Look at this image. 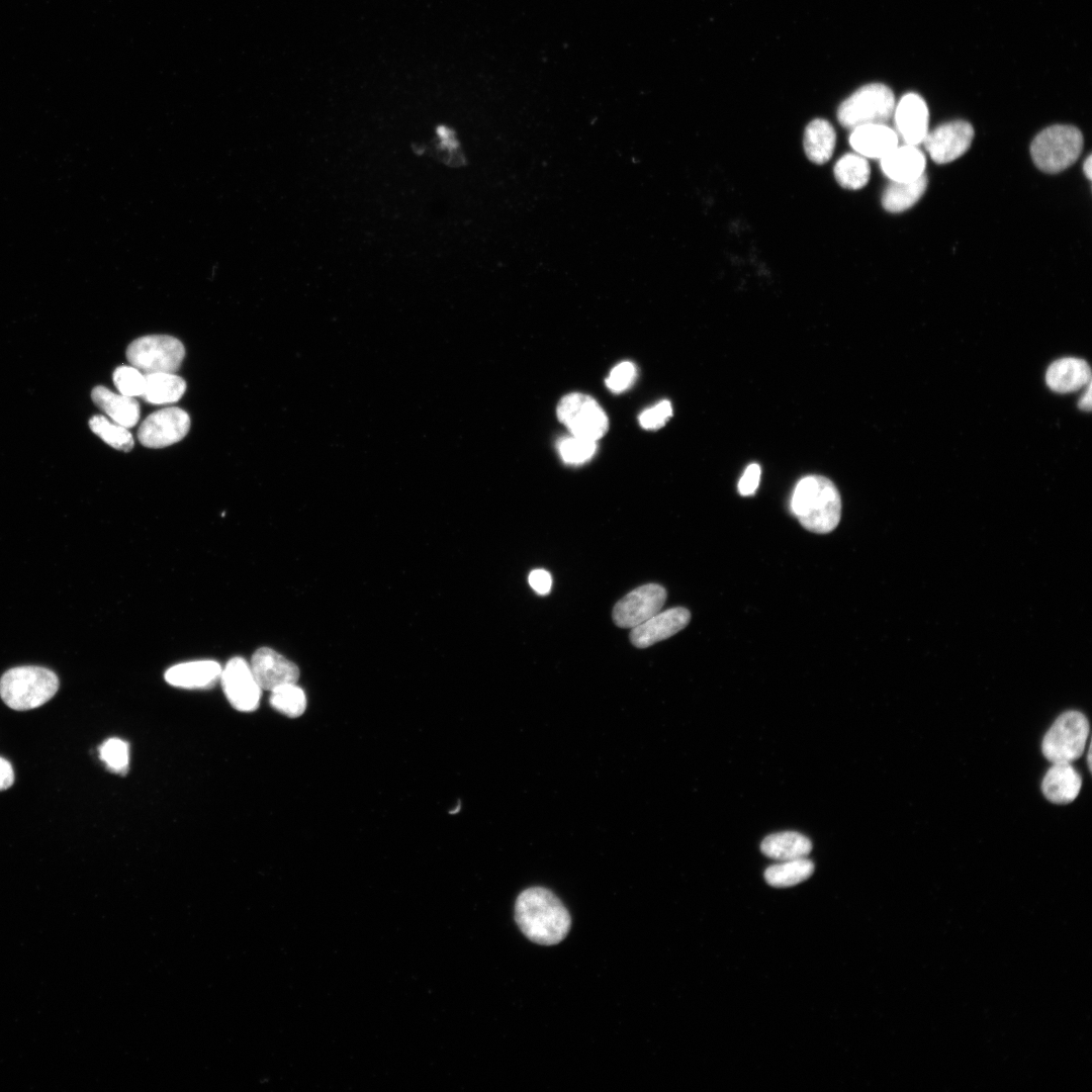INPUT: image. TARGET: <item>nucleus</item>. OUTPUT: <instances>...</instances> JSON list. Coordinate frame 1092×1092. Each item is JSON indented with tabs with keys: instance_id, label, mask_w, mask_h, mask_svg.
<instances>
[{
	"instance_id": "1",
	"label": "nucleus",
	"mask_w": 1092,
	"mask_h": 1092,
	"mask_svg": "<svg viewBox=\"0 0 1092 1092\" xmlns=\"http://www.w3.org/2000/svg\"><path fill=\"white\" fill-rule=\"evenodd\" d=\"M515 919L530 940L543 945L560 942L571 926L570 915L562 902L541 887L529 888L518 896Z\"/></svg>"
},
{
	"instance_id": "2",
	"label": "nucleus",
	"mask_w": 1092,
	"mask_h": 1092,
	"mask_svg": "<svg viewBox=\"0 0 1092 1092\" xmlns=\"http://www.w3.org/2000/svg\"><path fill=\"white\" fill-rule=\"evenodd\" d=\"M791 511L808 531L826 534L833 531L841 517V498L834 483L821 475L803 477L796 485Z\"/></svg>"
},
{
	"instance_id": "3",
	"label": "nucleus",
	"mask_w": 1092,
	"mask_h": 1092,
	"mask_svg": "<svg viewBox=\"0 0 1092 1092\" xmlns=\"http://www.w3.org/2000/svg\"><path fill=\"white\" fill-rule=\"evenodd\" d=\"M59 689L56 673L46 667L25 665L8 669L0 678V697L11 709L26 711L51 700Z\"/></svg>"
},
{
	"instance_id": "4",
	"label": "nucleus",
	"mask_w": 1092,
	"mask_h": 1092,
	"mask_svg": "<svg viewBox=\"0 0 1092 1092\" xmlns=\"http://www.w3.org/2000/svg\"><path fill=\"white\" fill-rule=\"evenodd\" d=\"M1082 148L1083 135L1077 127L1056 124L1044 128L1033 139L1030 154L1039 170L1056 174L1074 164Z\"/></svg>"
},
{
	"instance_id": "5",
	"label": "nucleus",
	"mask_w": 1092,
	"mask_h": 1092,
	"mask_svg": "<svg viewBox=\"0 0 1092 1092\" xmlns=\"http://www.w3.org/2000/svg\"><path fill=\"white\" fill-rule=\"evenodd\" d=\"M895 108L893 91L885 84L870 83L859 87L837 109L839 123L854 128L870 123H885Z\"/></svg>"
},
{
	"instance_id": "6",
	"label": "nucleus",
	"mask_w": 1092,
	"mask_h": 1092,
	"mask_svg": "<svg viewBox=\"0 0 1092 1092\" xmlns=\"http://www.w3.org/2000/svg\"><path fill=\"white\" fill-rule=\"evenodd\" d=\"M184 356L183 344L168 335L141 337L132 341L126 350L129 364L145 375L174 373L180 368Z\"/></svg>"
},
{
	"instance_id": "7",
	"label": "nucleus",
	"mask_w": 1092,
	"mask_h": 1092,
	"mask_svg": "<svg viewBox=\"0 0 1092 1092\" xmlns=\"http://www.w3.org/2000/svg\"><path fill=\"white\" fill-rule=\"evenodd\" d=\"M1089 735L1087 718L1078 711H1068L1057 718L1045 733L1041 749L1046 759L1072 762L1084 752Z\"/></svg>"
},
{
	"instance_id": "8",
	"label": "nucleus",
	"mask_w": 1092,
	"mask_h": 1092,
	"mask_svg": "<svg viewBox=\"0 0 1092 1092\" xmlns=\"http://www.w3.org/2000/svg\"><path fill=\"white\" fill-rule=\"evenodd\" d=\"M557 417L571 435L597 441L608 431L609 421L601 405L589 395L573 392L561 398Z\"/></svg>"
},
{
	"instance_id": "9",
	"label": "nucleus",
	"mask_w": 1092,
	"mask_h": 1092,
	"mask_svg": "<svg viewBox=\"0 0 1092 1092\" xmlns=\"http://www.w3.org/2000/svg\"><path fill=\"white\" fill-rule=\"evenodd\" d=\"M666 597V590L660 584L638 586L616 603L613 621L618 627L632 629L660 612Z\"/></svg>"
},
{
	"instance_id": "10",
	"label": "nucleus",
	"mask_w": 1092,
	"mask_h": 1092,
	"mask_svg": "<svg viewBox=\"0 0 1092 1092\" xmlns=\"http://www.w3.org/2000/svg\"><path fill=\"white\" fill-rule=\"evenodd\" d=\"M190 429V418L180 407H166L149 415L138 431L140 443L148 448H163L181 441Z\"/></svg>"
},
{
	"instance_id": "11",
	"label": "nucleus",
	"mask_w": 1092,
	"mask_h": 1092,
	"mask_svg": "<svg viewBox=\"0 0 1092 1092\" xmlns=\"http://www.w3.org/2000/svg\"><path fill=\"white\" fill-rule=\"evenodd\" d=\"M220 681L231 705L241 712L258 708L262 689L244 658H232L221 670Z\"/></svg>"
},
{
	"instance_id": "12",
	"label": "nucleus",
	"mask_w": 1092,
	"mask_h": 1092,
	"mask_svg": "<svg viewBox=\"0 0 1092 1092\" xmlns=\"http://www.w3.org/2000/svg\"><path fill=\"white\" fill-rule=\"evenodd\" d=\"M973 138L974 129L968 121L953 120L928 131L922 143L935 163L945 164L963 156Z\"/></svg>"
},
{
	"instance_id": "13",
	"label": "nucleus",
	"mask_w": 1092,
	"mask_h": 1092,
	"mask_svg": "<svg viewBox=\"0 0 1092 1092\" xmlns=\"http://www.w3.org/2000/svg\"><path fill=\"white\" fill-rule=\"evenodd\" d=\"M691 613L682 607L658 612L645 622L631 629L630 641L637 648H646L665 640L689 624Z\"/></svg>"
},
{
	"instance_id": "14",
	"label": "nucleus",
	"mask_w": 1092,
	"mask_h": 1092,
	"mask_svg": "<svg viewBox=\"0 0 1092 1092\" xmlns=\"http://www.w3.org/2000/svg\"><path fill=\"white\" fill-rule=\"evenodd\" d=\"M250 666L262 690L273 691L283 685L296 684L299 677L298 667L269 647L257 649Z\"/></svg>"
},
{
	"instance_id": "15",
	"label": "nucleus",
	"mask_w": 1092,
	"mask_h": 1092,
	"mask_svg": "<svg viewBox=\"0 0 1092 1092\" xmlns=\"http://www.w3.org/2000/svg\"><path fill=\"white\" fill-rule=\"evenodd\" d=\"M896 129L906 145L921 144L928 132V108L924 99L916 93L905 94L895 105Z\"/></svg>"
},
{
	"instance_id": "16",
	"label": "nucleus",
	"mask_w": 1092,
	"mask_h": 1092,
	"mask_svg": "<svg viewBox=\"0 0 1092 1092\" xmlns=\"http://www.w3.org/2000/svg\"><path fill=\"white\" fill-rule=\"evenodd\" d=\"M849 143L856 154L881 160L898 147L899 138L885 123H870L852 128Z\"/></svg>"
},
{
	"instance_id": "17",
	"label": "nucleus",
	"mask_w": 1092,
	"mask_h": 1092,
	"mask_svg": "<svg viewBox=\"0 0 1092 1092\" xmlns=\"http://www.w3.org/2000/svg\"><path fill=\"white\" fill-rule=\"evenodd\" d=\"M221 666L213 660H196L176 664L165 672L168 684L183 689L213 687L220 678Z\"/></svg>"
},
{
	"instance_id": "18",
	"label": "nucleus",
	"mask_w": 1092,
	"mask_h": 1092,
	"mask_svg": "<svg viewBox=\"0 0 1092 1092\" xmlns=\"http://www.w3.org/2000/svg\"><path fill=\"white\" fill-rule=\"evenodd\" d=\"M924 154L911 145L898 146L881 159L883 173L896 182H909L918 179L925 170Z\"/></svg>"
},
{
	"instance_id": "19",
	"label": "nucleus",
	"mask_w": 1092,
	"mask_h": 1092,
	"mask_svg": "<svg viewBox=\"0 0 1092 1092\" xmlns=\"http://www.w3.org/2000/svg\"><path fill=\"white\" fill-rule=\"evenodd\" d=\"M1045 381L1048 386L1056 392H1072L1091 382V369L1083 359L1061 358L1048 368Z\"/></svg>"
},
{
	"instance_id": "20",
	"label": "nucleus",
	"mask_w": 1092,
	"mask_h": 1092,
	"mask_svg": "<svg viewBox=\"0 0 1092 1092\" xmlns=\"http://www.w3.org/2000/svg\"><path fill=\"white\" fill-rule=\"evenodd\" d=\"M1082 786V779L1070 762H1054L1043 777L1041 790L1045 798L1055 804L1074 801Z\"/></svg>"
},
{
	"instance_id": "21",
	"label": "nucleus",
	"mask_w": 1092,
	"mask_h": 1092,
	"mask_svg": "<svg viewBox=\"0 0 1092 1092\" xmlns=\"http://www.w3.org/2000/svg\"><path fill=\"white\" fill-rule=\"evenodd\" d=\"M91 398L113 422L127 429L134 427L140 420V404L134 397L96 386L91 391Z\"/></svg>"
},
{
	"instance_id": "22",
	"label": "nucleus",
	"mask_w": 1092,
	"mask_h": 1092,
	"mask_svg": "<svg viewBox=\"0 0 1092 1092\" xmlns=\"http://www.w3.org/2000/svg\"><path fill=\"white\" fill-rule=\"evenodd\" d=\"M836 133L832 124L823 118L810 121L804 131V151L807 158L818 165L828 162L834 152Z\"/></svg>"
},
{
	"instance_id": "23",
	"label": "nucleus",
	"mask_w": 1092,
	"mask_h": 1092,
	"mask_svg": "<svg viewBox=\"0 0 1092 1092\" xmlns=\"http://www.w3.org/2000/svg\"><path fill=\"white\" fill-rule=\"evenodd\" d=\"M811 849V840L795 831L769 834L760 844V850L764 855L779 861L806 857Z\"/></svg>"
},
{
	"instance_id": "24",
	"label": "nucleus",
	"mask_w": 1092,
	"mask_h": 1092,
	"mask_svg": "<svg viewBox=\"0 0 1092 1092\" xmlns=\"http://www.w3.org/2000/svg\"><path fill=\"white\" fill-rule=\"evenodd\" d=\"M146 388L142 398L152 404H169L178 401L186 390L185 380L174 373L146 374Z\"/></svg>"
},
{
	"instance_id": "25",
	"label": "nucleus",
	"mask_w": 1092,
	"mask_h": 1092,
	"mask_svg": "<svg viewBox=\"0 0 1092 1092\" xmlns=\"http://www.w3.org/2000/svg\"><path fill=\"white\" fill-rule=\"evenodd\" d=\"M927 182L924 174L909 182L892 181L883 192V207L890 212H901L912 207L924 194Z\"/></svg>"
},
{
	"instance_id": "26",
	"label": "nucleus",
	"mask_w": 1092,
	"mask_h": 1092,
	"mask_svg": "<svg viewBox=\"0 0 1092 1092\" xmlns=\"http://www.w3.org/2000/svg\"><path fill=\"white\" fill-rule=\"evenodd\" d=\"M813 872V861L806 857H801L781 860L778 863L768 867L764 872V879L766 883L772 887L787 888L804 882L811 877Z\"/></svg>"
},
{
	"instance_id": "27",
	"label": "nucleus",
	"mask_w": 1092,
	"mask_h": 1092,
	"mask_svg": "<svg viewBox=\"0 0 1092 1092\" xmlns=\"http://www.w3.org/2000/svg\"><path fill=\"white\" fill-rule=\"evenodd\" d=\"M833 172L841 187L857 190L867 185L871 168L864 157L858 154H845L837 160Z\"/></svg>"
},
{
	"instance_id": "28",
	"label": "nucleus",
	"mask_w": 1092,
	"mask_h": 1092,
	"mask_svg": "<svg viewBox=\"0 0 1092 1092\" xmlns=\"http://www.w3.org/2000/svg\"><path fill=\"white\" fill-rule=\"evenodd\" d=\"M89 426L94 434L114 449L128 452L133 448V438L127 428L110 422L104 416H93Z\"/></svg>"
},
{
	"instance_id": "29",
	"label": "nucleus",
	"mask_w": 1092,
	"mask_h": 1092,
	"mask_svg": "<svg viewBox=\"0 0 1092 1092\" xmlns=\"http://www.w3.org/2000/svg\"><path fill=\"white\" fill-rule=\"evenodd\" d=\"M270 704L285 716L297 718L305 711L306 698L304 692L295 684H287L271 691Z\"/></svg>"
},
{
	"instance_id": "30",
	"label": "nucleus",
	"mask_w": 1092,
	"mask_h": 1092,
	"mask_svg": "<svg viewBox=\"0 0 1092 1092\" xmlns=\"http://www.w3.org/2000/svg\"><path fill=\"white\" fill-rule=\"evenodd\" d=\"M597 441L571 435L559 441L558 450L561 458L568 464H581L589 460L597 451Z\"/></svg>"
},
{
	"instance_id": "31",
	"label": "nucleus",
	"mask_w": 1092,
	"mask_h": 1092,
	"mask_svg": "<svg viewBox=\"0 0 1092 1092\" xmlns=\"http://www.w3.org/2000/svg\"><path fill=\"white\" fill-rule=\"evenodd\" d=\"M113 383L119 393L142 397L146 388V378L140 370L133 366H119L113 372Z\"/></svg>"
},
{
	"instance_id": "32",
	"label": "nucleus",
	"mask_w": 1092,
	"mask_h": 1092,
	"mask_svg": "<svg viewBox=\"0 0 1092 1092\" xmlns=\"http://www.w3.org/2000/svg\"><path fill=\"white\" fill-rule=\"evenodd\" d=\"M99 753L110 770L118 774L127 770L129 752L125 741L119 738H109L100 746Z\"/></svg>"
},
{
	"instance_id": "33",
	"label": "nucleus",
	"mask_w": 1092,
	"mask_h": 1092,
	"mask_svg": "<svg viewBox=\"0 0 1092 1092\" xmlns=\"http://www.w3.org/2000/svg\"><path fill=\"white\" fill-rule=\"evenodd\" d=\"M637 378V369L631 362L625 361L615 366L608 378L606 384L608 388L615 392L620 393L628 389Z\"/></svg>"
},
{
	"instance_id": "34",
	"label": "nucleus",
	"mask_w": 1092,
	"mask_h": 1092,
	"mask_svg": "<svg viewBox=\"0 0 1092 1092\" xmlns=\"http://www.w3.org/2000/svg\"><path fill=\"white\" fill-rule=\"evenodd\" d=\"M671 416V403L668 400H662L645 410L639 417V423L644 429L656 430L661 428Z\"/></svg>"
},
{
	"instance_id": "35",
	"label": "nucleus",
	"mask_w": 1092,
	"mask_h": 1092,
	"mask_svg": "<svg viewBox=\"0 0 1092 1092\" xmlns=\"http://www.w3.org/2000/svg\"><path fill=\"white\" fill-rule=\"evenodd\" d=\"M761 469L758 464H750L744 471L738 482V490L742 495L753 494L758 486Z\"/></svg>"
},
{
	"instance_id": "36",
	"label": "nucleus",
	"mask_w": 1092,
	"mask_h": 1092,
	"mask_svg": "<svg viewBox=\"0 0 1092 1092\" xmlns=\"http://www.w3.org/2000/svg\"><path fill=\"white\" fill-rule=\"evenodd\" d=\"M528 579L531 587L539 595H547L551 589V575L544 569H535L531 571Z\"/></svg>"
},
{
	"instance_id": "37",
	"label": "nucleus",
	"mask_w": 1092,
	"mask_h": 1092,
	"mask_svg": "<svg viewBox=\"0 0 1092 1092\" xmlns=\"http://www.w3.org/2000/svg\"><path fill=\"white\" fill-rule=\"evenodd\" d=\"M14 782V772L8 760L0 757V791L11 787Z\"/></svg>"
},
{
	"instance_id": "38",
	"label": "nucleus",
	"mask_w": 1092,
	"mask_h": 1092,
	"mask_svg": "<svg viewBox=\"0 0 1092 1092\" xmlns=\"http://www.w3.org/2000/svg\"><path fill=\"white\" fill-rule=\"evenodd\" d=\"M1091 388H1092L1091 382H1089L1087 384L1086 392L1082 395V397L1080 398V400L1078 402V406L1082 411H1086V412L1091 411V404H1092L1091 403V396H1092L1091 395Z\"/></svg>"
},
{
	"instance_id": "39",
	"label": "nucleus",
	"mask_w": 1092,
	"mask_h": 1092,
	"mask_svg": "<svg viewBox=\"0 0 1092 1092\" xmlns=\"http://www.w3.org/2000/svg\"><path fill=\"white\" fill-rule=\"evenodd\" d=\"M1083 169H1084V173L1087 176V178L1091 179V177H1092V158H1091V156L1087 157L1086 161L1084 162Z\"/></svg>"
}]
</instances>
